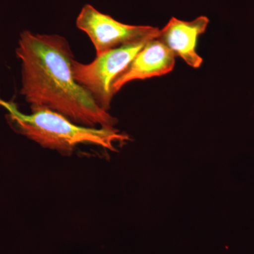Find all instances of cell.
I'll return each mask as SVG.
<instances>
[{"label":"cell","instance_id":"cell-1","mask_svg":"<svg viewBox=\"0 0 254 254\" xmlns=\"http://www.w3.org/2000/svg\"><path fill=\"white\" fill-rule=\"evenodd\" d=\"M15 52L21 64L20 93L31 108L53 110L81 126L114 127L118 123L75 80L73 53L66 38L24 31Z\"/></svg>","mask_w":254,"mask_h":254},{"label":"cell","instance_id":"cell-2","mask_svg":"<svg viewBox=\"0 0 254 254\" xmlns=\"http://www.w3.org/2000/svg\"><path fill=\"white\" fill-rule=\"evenodd\" d=\"M0 107L15 131L48 149L62 154H71L81 145H93L116 151L115 144L130 139L114 127H89L75 124L63 115L46 108H31L23 114L13 102L0 98Z\"/></svg>","mask_w":254,"mask_h":254},{"label":"cell","instance_id":"cell-3","mask_svg":"<svg viewBox=\"0 0 254 254\" xmlns=\"http://www.w3.org/2000/svg\"><path fill=\"white\" fill-rule=\"evenodd\" d=\"M150 37L133 42L98 55L90 64H82L73 60L72 70L75 80L93 97L100 108L110 110L114 96L112 86L136 58L150 40Z\"/></svg>","mask_w":254,"mask_h":254},{"label":"cell","instance_id":"cell-4","mask_svg":"<svg viewBox=\"0 0 254 254\" xmlns=\"http://www.w3.org/2000/svg\"><path fill=\"white\" fill-rule=\"evenodd\" d=\"M76 26L93 43L96 56L124 45L150 37L158 36L159 28L150 26H131L117 21L86 4L76 18Z\"/></svg>","mask_w":254,"mask_h":254},{"label":"cell","instance_id":"cell-5","mask_svg":"<svg viewBox=\"0 0 254 254\" xmlns=\"http://www.w3.org/2000/svg\"><path fill=\"white\" fill-rule=\"evenodd\" d=\"M175 55L158 38L150 40L126 69L113 82L114 94L128 82L163 76L173 71Z\"/></svg>","mask_w":254,"mask_h":254},{"label":"cell","instance_id":"cell-6","mask_svg":"<svg viewBox=\"0 0 254 254\" xmlns=\"http://www.w3.org/2000/svg\"><path fill=\"white\" fill-rule=\"evenodd\" d=\"M208 24V18L205 16L190 21L172 17L163 29L159 30L157 38L189 66L199 68L203 60L196 53L197 41Z\"/></svg>","mask_w":254,"mask_h":254}]
</instances>
